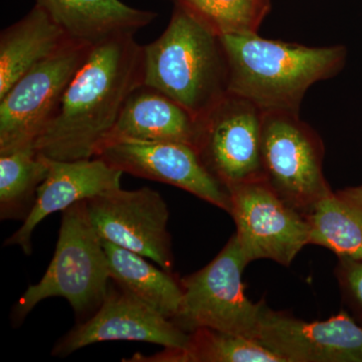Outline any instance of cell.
Returning a JSON list of instances; mask_svg holds the SVG:
<instances>
[{"label":"cell","instance_id":"6da1fadb","mask_svg":"<svg viewBox=\"0 0 362 362\" xmlns=\"http://www.w3.org/2000/svg\"><path fill=\"white\" fill-rule=\"evenodd\" d=\"M144 84V45L122 35L92 47L35 147L47 158L97 156L124 105Z\"/></svg>","mask_w":362,"mask_h":362},{"label":"cell","instance_id":"7a4b0ae2","mask_svg":"<svg viewBox=\"0 0 362 362\" xmlns=\"http://www.w3.org/2000/svg\"><path fill=\"white\" fill-rule=\"evenodd\" d=\"M228 71V93L263 112L299 113L307 90L344 68L343 45L307 47L268 40L258 33L220 37Z\"/></svg>","mask_w":362,"mask_h":362},{"label":"cell","instance_id":"3957f363","mask_svg":"<svg viewBox=\"0 0 362 362\" xmlns=\"http://www.w3.org/2000/svg\"><path fill=\"white\" fill-rule=\"evenodd\" d=\"M144 85L175 100L197 120L228 93L221 37L178 0L166 30L144 45Z\"/></svg>","mask_w":362,"mask_h":362},{"label":"cell","instance_id":"277c9868","mask_svg":"<svg viewBox=\"0 0 362 362\" xmlns=\"http://www.w3.org/2000/svg\"><path fill=\"white\" fill-rule=\"evenodd\" d=\"M112 279L103 242L90 221L87 201L62 211L56 251L39 283L30 285L13 307L21 324L47 298H65L78 317L90 318L103 303Z\"/></svg>","mask_w":362,"mask_h":362},{"label":"cell","instance_id":"5b68a950","mask_svg":"<svg viewBox=\"0 0 362 362\" xmlns=\"http://www.w3.org/2000/svg\"><path fill=\"white\" fill-rule=\"evenodd\" d=\"M324 154L320 136L300 119L299 113L263 112V180L304 216L332 192L323 173Z\"/></svg>","mask_w":362,"mask_h":362},{"label":"cell","instance_id":"8992f818","mask_svg":"<svg viewBox=\"0 0 362 362\" xmlns=\"http://www.w3.org/2000/svg\"><path fill=\"white\" fill-rule=\"evenodd\" d=\"M249 265L235 235L206 267L180 278L183 296L173 322L189 333L206 327L252 338L262 301L245 294L243 272Z\"/></svg>","mask_w":362,"mask_h":362},{"label":"cell","instance_id":"52a82bcc","mask_svg":"<svg viewBox=\"0 0 362 362\" xmlns=\"http://www.w3.org/2000/svg\"><path fill=\"white\" fill-rule=\"evenodd\" d=\"M90 49L69 40L0 98V154L35 146Z\"/></svg>","mask_w":362,"mask_h":362},{"label":"cell","instance_id":"ba28073f","mask_svg":"<svg viewBox=\"0 0 362 362\" xmlns=\"http://www.w3.org/2000/svg\"><path fill=\"white\" fill-rule=\"evenodd\" d=\"M262 121L261 109L233 93L197 119L195 149L228 192L243 183L263 180Z\"/></svg>","mask_w":362,"mask_h":362},{"label":"cell","instance_id":"9c48e42d","mask_svg":"<svg viewBox=\"0 0 362 362\" xmlns=\"http://www.w3.org/2000/svg\"><path fill=\"white\" fill-rule=\"evenodd\" d=\"M230 216L235 238L247 263L268 259L289 267L310 245V225L264 181L230 188Z\"/></svg>","mask_w":362,"mask_h":362},{"label":"cell","instance_id":"30bf717a","mask_svg":"<svg viewBox=\"0 0 362 362\" xmlns=\"http://www.w3.org/2000/svg\"><path fill=\"white\" fill-rule=\"evenodd\" d=\"M87 206L102 240L141 255L173 273L168 206L159 192L147 187L134 190L119 187L88 199Z\"/></svg>","mask_w":362,"mask_h":362},{"label":"cell","instance_id":"8fae6325","mask_svg":"<svg viewBox=\"0 0 362 362\" xmlns=\"http://www.w3.org/2000/svg\"><path fill=\"white\" fill-rule=\"evenodd\" d=\"M95 157L123 173L180 188L230 214V192L211 175L192 145L117 140L103 145Z\"/></svg>","mask_w":362,"mask_h":362},{"label":"cell","instance_id":"7c38bea8","mask_svg":"<svg viewBox=\"0 0 362 362\" xmlns=\"http://www.w3.org/2000/svg\"><path fill=\"white\" fill-rule=\"evenodd\" d=\"M252 339L284 362H362V326L346 311L306 322L262 300Z\"/></svg>","mask_w":362,"mask_h":362},{"label":"cell","instance_id":"4fadbf2b","mask_svg":"<svg viewBox=\"0 0 362 362\" xmlns=\"http://www.w3.org/2000/svg\"><path fill=\"white\" fill-rule=\"evenodd\" d=\"M189 333L157 313L111 281L103 303L90 318L73 328L52 349L66 357L88 345L105 341L153 343L164 349H183Z\"/></svg>","mask_w":362,"mask_h":362},{"label":"cell","instance_id":"5bb4252c","mask_svg":"<svg viewBox=\"0 0 362 362\" xmlns=\"http://www.w3.org/2000/svg\"><path fill=\"white\" fill-rule=\"evenodd\" d=\"M123 173L99 157L78 160L49 158V173L37 189L32 211L21 228L4 242L32 254L33 230L47 216L98 195L121 187Z\"/></svg>","mask_w":362,"mask_h":362},{"label":"cell","instance_id":"9a60e30c","mask_svg":"<svg viewBox=\"0 0 362 362\" xmlns=\"http://www.w3.org/2000/svg\"><path fill=\"white\" fill-rule=\"evenodd\" d=\"M71 40L94 47L122 35H135L158 14L120 0H37Z\"/></svg>","mask_w":362,"mask_h":362},{"label":"cell","instance_id":"2e32d148","mask_svg":"<svg viewBox=\"0 0 362 362\" xmlns=\"http://www.w3.org/2000/svg\"><path fill=\"white\" fill-rule=\"evenodd\" d=\"M197 133V120L189 112L160 90L143 84L128 98L102 146L117 140H136L187 143L194 147Z\"/></svg>","mask_w":362,"mask_h":362},{"label":"cell","instance_id":"e0dca14e","mask_svg":"<svg viewBox=\"0 0 362 362\" xmlns=\"http://www.w3.org/2000/svg\"><path fill=\"white\" fill-rule=\"evenodd\" d=\"M71 40L37 4L0 33V98L28 71Z\"/></svg>","mask_w":362,"mask_h":362},{"label":"cell","instance_id":"ac0fdd59","mask_svg":"<svg viewBox=\"0 0 362 362\" xmlns=\"http://www.w3.org/2000/svg\"><path fill=\"white\" fill-rule=\"evenodd\" d=\"M112 281L157 313L173 321L180 312L183 291L180 278L157 268L141 255L102 240Z\"/></svg>","mask_w":362,"mask_h":362},{"label":"cell","instance_id":"d6986e66","mask_svg":"<svg viewBox=\"0 0 362 362\" xmlns=\"http://www.w3.org/2000/svg\"><path fill=\"white\" fill-rule=\"evenodd\" d=\"M310 245L338 259H362V185L331 192L308 216Z\"/></svg>","mask_w":362,"mask_h":362},{"label":"cell","instance_id":"ffe728a7","mask_svg":"<svg viewBox=\"0 0 362 362\" xmlns=\"http://www.w3.org/2000/svg\"><path fill=\"white\" fill-rule=\"evenodd\" d=\"M123 361L284 362L252 338L206 327L189 332L183 349H164L152 356L136 354Z\"/></svg>","mask_w":362,"mask_h":362},{"label":"cell","instance_id":"44dd1931","mask_svg":"<svg viewBox=\"0 0 362 362\" xmlns=\"http://www.w3.org/2000/svg\"><path fill=\"white\" fill-rule=\"evenodd\" d=\"M49 173V158L35 146L0 154V218L25 221Z\"/></svg>","mask_w":362,"mask_h":362},{"label":"cell","instance_id":"7402d4cb","mask_svg":"<svg viewBox=\"0 0 362 362\" xmlns=\"http://www.w3.org/2000/svg\"><path fill=\"white\" fill-rule=\"evenodd\" d=\"M218 37L258 33L271 0H178Z\"/></svg>","mask_w":362,"mask_h":362},{"label":"cell","instance_id":"603a6c76","mask_svg":"<svg viewBox=\"0 0 362 362\" xmlns=\"http://www.w3.org/2000/svg\"><path fill=\"white\" fill-rule=\"evenodd\" d=\"M343 303L362 326V259H338L335 268Z\"/></svg>","mask_w":362,"mask_h":362}]
</instances>
